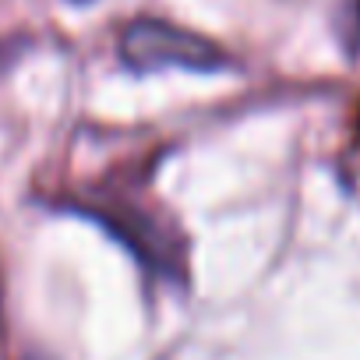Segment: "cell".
I'll return each instance as SVG.
<instances>
[{
  "instance_id": "6da1fadb",
  "label": "cell",
  "mask_w": 360,
  "mask_h": 360,
  "mask_svg": "<svg viewBox=\"0 0 360 360\" xmlns=\"http://www.w3.org/2000/svg\"><path fill=\"white\" fill-rule=\"evenodd\" d=\"M120 60L138 71V75H152V71H223L230 64L226 50L219 43H212L209 36L173 25L162 18H134L124 25L120 43H117Z\"/></svg>"
},
{
  "instance_id": "7a4b0ae2",
  "label": "cell",
  "mask_w": 360,
  "mask_h": 360,
  "mask_svg": "<svg viewBox=\"0 0 360 360\" xmlns=\"http://www.w3.org/2000/svg\"><path fill=\"white\" fill-rule=\"evenodd\" d=\"M25 50H29V36H8V39H0V78H4L22 60Z\"/></svg>"
},
{
  "instance_id": "3957f363",
  "label": "cell",
  "mask_w": 360,
  "mask_h": 360,
  "mask_svg": "<svg viewBox=\"0 0 360 360\" xmlns=\"http://www.w3.org/2000/svg\"><path fill=\"white\" fill-rule=\"evenodd\" d=\"M353 46L360 50V0H356V8H353Z\"/></svg>"
},
{
  "instance_id": "277c9868",
  "label": "cell",
  "mask_w": 360,
  "mask_h": 360,
  "mask_svg": "<svg viewBox=\"0 0 360 360\" xmlns=\"http://www.w3.org/2000/svg\"><path fill=\"white\" fill-rule=\"evenodd\" d=\"M71 4H92V0H71Z\"/></svg>"
}]
</instances>
